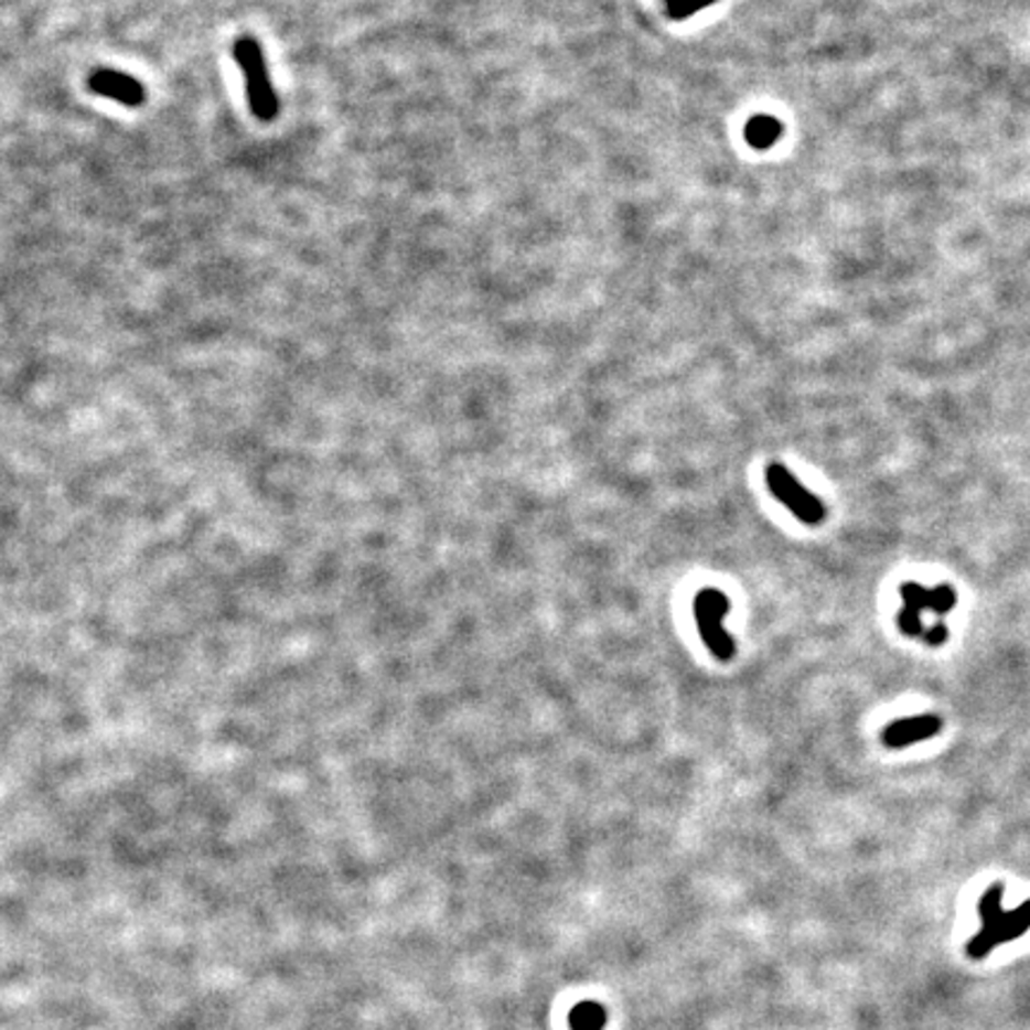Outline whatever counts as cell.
<instances>
[{
  "label": "cell",
  "instance_id": "cell-6",
  "mask_svg": "<svg viewBox=\"0 0 1030 1030\" xmlns=\"http://www.w3.org/2000/svg\"><path fill=\"white\" fill-rule=\"evenodd\" d=\"M940 730H943V718L940 716H911L892 720V723L882 730L880 738L888 749H904L909 744L935 738Z\"/></svg>",
  "mask_w": 1030,
  "mask_h": 1030
},
{
  "label": "cell",
  "instance_id": "cell-2",
  "mask_svg": "<svg viewBox=\"0 0 1030 1030\" xmlns=\"http://www.w3.org/2000/svg\"><path fill=\"white\" fill-rule=\"evenodd\" d=\"M234 57H237V65L242 67L248 106H251L258 120L272 122L279 112V98L270 82L268 63H265L260 43L254 36H242L234 43Z\"/></svg>",
  "mask_w": 1030,
  "mask_h": 1030
},
{
  "label": "cell",
  "instance_id": "cell-7",
  "mask_svg": "<svg viewBox=\"0 0 1030 1030\" xmlns=\"http://www.w3.org/2000/svg\"><path fill=\"white\" fill-rule=\"evenodd\" d=\"M783 137V122L773 115H754L744 127V139L757 151H769Z\"/></svg>",
  "mask_w": 1030,
  "mask_h": 1030
},
{
  "label": "cell",
  "instance_id": "cell-5",
  "mask_svg": "<svg viewBox=\"0 0 1030 1030\" xmlns=\"http://www.w3.org/2000/svg\"><path fill=\"white\" fill-rule=\"evenodd\" d=\"M88 88H92L94 94L106 96L127 108H139L146 100L141 82L115 69H94L92 75H88Z\"/></svg>",
  "mask_w": 1030,
  "mask_h": 1030
},
{
  "label": "cell",
  "instance_id": "cell-4",
  "mask_svg": "<svg viewBox=\"0 0 1030 1030\" xmlns=\"http://www.w3.org/2000/svg\"><path fill=\"white\" fill-rule=\"evenodd\" d=\"M766 484L777 502L804 525H820L826 521V504L814 492H808L783 463H771L766 468Z\"/></svg>",
  "mask_w": 1030,
  "mask_h": 1030
},
{
  "label": "cell",
  "instance_id": "cell-1",
  "mask_svg": "<svg viewBox=\"0 0 1030 1030\" xmlns=\"http://www.w3.org/2000/svg\"><path fill=\"white\" fill-rule=\"evenodd\" d=\"M1002 897H1005V888L999 886V882L990 886L980 897L978 911L983 919V929L966 947V954L970 956V959H983V956H988L999 945L1011 943V940H1019L1026 931H1030V900L1017 909L1005 911Z\"/></svg>",
  "mask_w": 1030,
  "mask_h": 1030
},
{
  "label": "cell",
  "instance_id": "cell-9",
  "mask_svg": "<svg viewBox=\"0 0 1030 1030\" xmlns=\"http://www.w3.org/2000/svg\"><path fill=\"white\" fill-rule=\"evenodd\" d=\"M716 0H664L666 14L673 20H687L691 14H697L699 10L714 6Z\"/></svg>",
  "mask_w": 1030,
  "mask_h": 1030
},
{
  "label": "cell",
  "instance_id": "cell-10",
  "mask_svg": "<svg viewBox=\"0 0 1030 1030\" xmlns=\"http://www.w3.org/2000/svg\"><path fill=\"white\" fill-rule=\"evenodd\" d=\"M900 597L904 601V607L909 609H914V611H925L929 609V601H931V590L929 587H923V584H916V582H904L900 587Z\"/></svg>",
  "mask_w": 1030,
  "mask_h": 1030
},
{
  "label": "cell",
  "instance_id": "cell-8",
  "mask_svg": "<svg viewBox=\"0 0 1030 1030\" xmlns=\"http://www.w3.org/2000/svg\"><path fill=\"white\" fill-rule=\"evenodd\" d=\"M603 1009L599 1005H580L570 1017V1026L576 1030H599L603 1026Z\"/></svg>",
  "mask_w": 1030,
  "mask_h": 1030
},
{
  "label": "cell",
  "instance_id": "cell-3",
  "mask_svg": "<svg viewBox=\"0 0 1030 1030\" xmlns=\"http://www.w3.org/2000/svg\"><path fill=\"white\" fill-rule=\"evenodd\" d=\"M730 611V599L716 590V587H706L695 599V618L699 635L718 661H730L734 656V640L730 632L723 627L726 615Z\"/></svg>",
  "mask_w": 1030,
  "mask_h": 1030
},
{
  "label": "cell",
  "instance_id": "cell-13",
  "mask_svg": "<svg viewBox=\"0 0 1030 1030\" xmlns=\"http://www.w3.org/2000/svg\"><path fill=\"white\" fill-rule=\"evenodd\" d=\"M921 637H923V642L929 644V646H940V644H945V642H947L949 630H947L945 623H935V625H931V627H925Z\"/></svg>",
  "mask_w": 1030,
  "mask_h": 1030
},
{
  "label": "cell",
  "instance_id": "cell-12",
  "mask_svg": "<svg viewBox=\"0 0 1030 1030\" xmlns=\"http://www.w3.org/2000/svg\"><path fill=\"white\" fill-rule=\"evenodd\" d=\"M897 627H900L902 635L906 637H921L925 630L921 623V613L909 607H902V611L897 613Z\"/></svg>",
  "mask_w": 1030,
  "mask_h": 1030
},
{
  "label": "cell",
  "instance_id": "cell-11",
  "mask_svg": "<svg viewBox=\"0 0 1030 1030\" xmlns=\"http://www.w3.org/2000/svg\"><path fill=\"white\" fill-rule=\"evenodd\" d=\"M956 607V590L952 584H940L931 590V601H929V611L937 615H947Z\"/></svg>",
  "mask_w": 1030,
  "mask_h": 1030
}]
</instances>
